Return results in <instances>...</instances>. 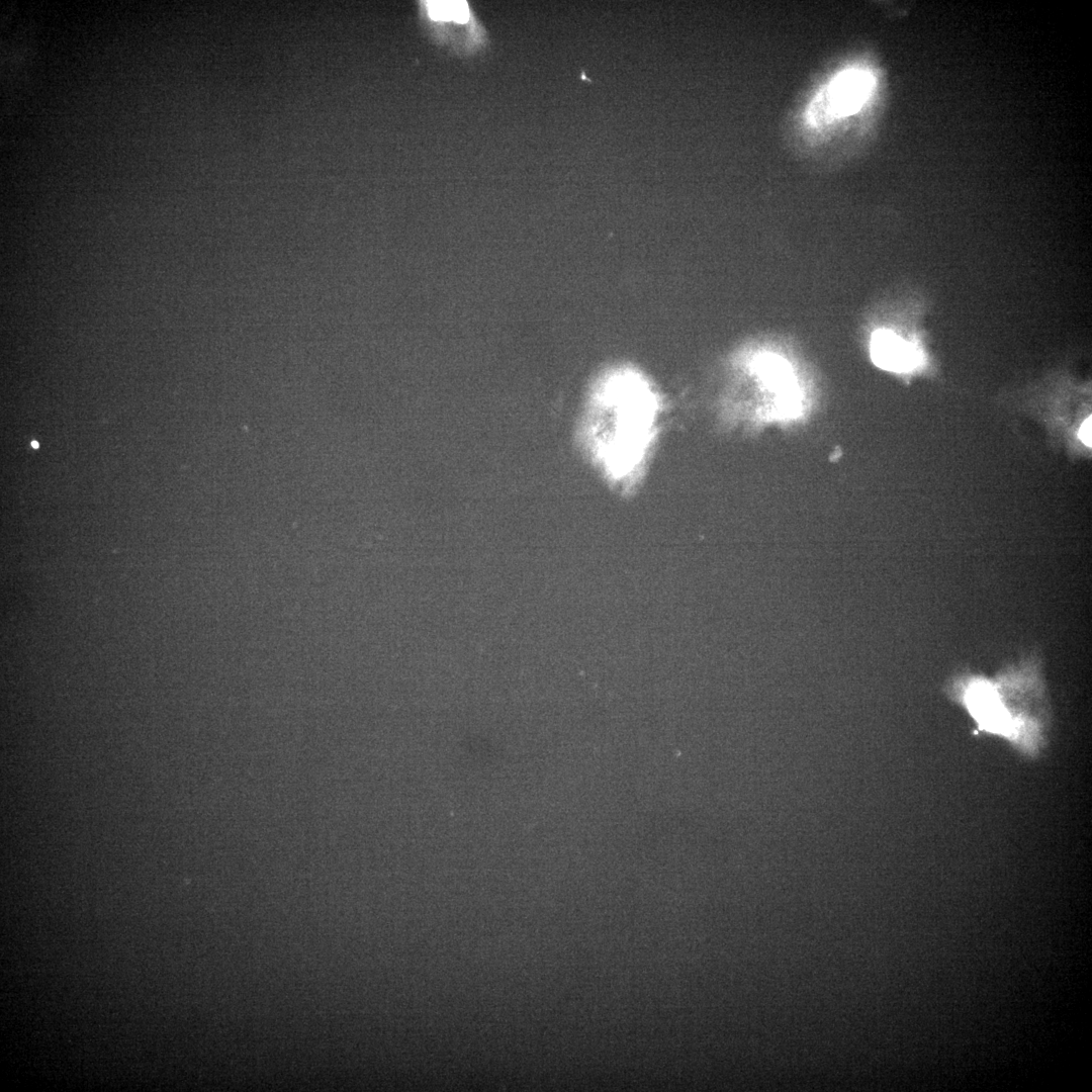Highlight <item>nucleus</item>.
Here are the masks:
<instances>
[{
	"label": "nucleus",
	"instance_id": "nucleus-3",
	"mask_svg": "<svg viewBox=\"0 0 1092 1092\" xmlns=\"http://www.w3.org/2000/svg\"><path fill=\"white\" fill-rule=\"evenodd\" d=\"M874 78L866 70L845 69L834 76L813 98L807 120L813 126L855 113L869 98Z\"/></svg>",
	"mask_w": 1092,
	"mask_h": 1092
},
{
	"label": "nucleus",
	"instance_id": "nucleus-4",
	"mask_svg": "<svg viewBox=\"0 0 1092 1092\" xmlns=\"http://www.w3.org/2000/svg\"><path fill=\"white\" fill-rule=\"evenodd\" d=\"M870 350L876 365L894 372L914 370L922 359L914 344L888 330H879L873 334Z\"/></svg>",
	"mask_w": 1092,
	"mask_h": 1092
},
{
	"label": "nucleus",
	"instance_id": "nucleus-2",
	"mask_svg": "<svg viewBox=\"0 0 1092 1092\" xmlns=\"http://www.w3.org/2000/svg\"><path fill=\"white\" fill-rule=\"evenodd\" d=\"M657 400L637 373L606 377L593 399L587 420L592 450L614 478L629 476L642 461L654 435Z\"/></svg>",
	"mask_w": 1092,
	"mask_h": 1092
},
{
	"label": "nucleus",
	"instance_id": "nucleus-1",
	"mask_svg": "<svg viewBox=\"0 0 1092 1092\" xmlns=\"http://www.w3.org/2000/svg\"><path fill=\"white\" fill-rule=\"evenodd\" d=\"M944 693L968 712L977 732L1003 738L1028 758L1045 748L1052 711L1037 655L1021 658L993 677L957 673L945 684Z\"/></svg>",
	"mask_w": 1092,
	"mask_h": 1092
},
{
	"label": "nucleus",
	"instance_id": "nucleus-5",
	"mask_svg": "<svg viewBox=\"0 0 1092 1092\" xmlns=\"http://www.w3.org/2000/svg\"><path fill=\"white\" fill-rule=\"evenodd\" d=\"M429 14L436 20H454L464 23L468 19V6L465 1H429Z\"/></svg>",
	"mask_w": 1092,
	"mask_h": 1092
},
{
	"label": "nucleus",
	"instance_id": "nucleus-6",
	"mask_svg": "<svg viewBox=\"0 0 1092 1092\" xmlns=\"http://www.w3.org/2000/svg\"><path fill=\"white\" fill-rule=\"evenodd\" d=\"M1079 437L1085 445L1091 446V418H1088L1082 424L1079 431Z\"/></svg>",
	"mask_w": 1092,
	"mask_h": 1092
}]
</instances>
